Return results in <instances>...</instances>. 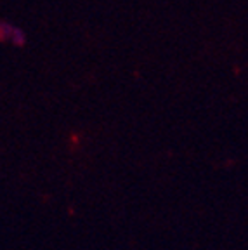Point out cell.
I'll return each mask as SVG.
<instances>
[{"instance_id":"obj_1","label":"cell","mask_w":248,"mask_h":250,"mask_svg":"<svg viewBox=\"0 0 248 250\" xmlns=\"http://www.w3.org/2000/svg\"><path fill=\"white\" fill-rule=\"evenodd\" d=\"M2 39L4 40H11V43H14V45H24V42H26V35H24V31L20 30L18 26H12V24H7L4 21L2 23Z\"/></svg>"}]
</instances>
